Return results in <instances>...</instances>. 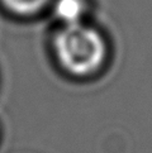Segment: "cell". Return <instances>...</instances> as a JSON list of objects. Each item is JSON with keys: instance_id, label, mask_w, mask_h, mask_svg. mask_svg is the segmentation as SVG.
<instances>
[{"instance_id": "cell-1", "label": "cell", "mask_w": 152, "mask_h": 153, "mask_svg": "<svg viewBox=\"0 0 152 153\" xmlns=\"http://www.w3.org/2000/svg\"><path fill=\"white\" fill-rule=\"evenodd\" d=\"M60 65L72 75H89L100 67L105 57L103 37L83 24L65 25L53 39Z\"/></svg>"}, {"instance_id": "cell-2", "label": "cell", "mask_w": 152, "mask_h": 153, "mask_svg": "<svg viewBox=\"0 0 152 153\" xmlns=\"http://www.w3.org/2000/svg\"><path fill=\"white\" fill-rule=\"evenodd\" d=\"M85 13L84 0H57L55 4V14L66 25L77 24Z\"/></svg>"}, {"instance_id": "cell-3", "label": "cell", "mask_w": 152, "mask_h": 153, "mask_svg": "<svg viewBox=\"0 0 152 153\" xmlns=\"http://www.w3.org/2000/svg\"><path fill=\"white\" fill-rule=\"evenodd\" d=\"M9 10L17 14H32L46 5L48 0H1Z\"/></svg>"}]
</instances>
